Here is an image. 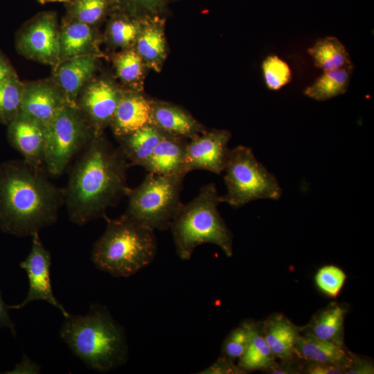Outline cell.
<instances>
[{
  "label": "cell",
  "instance_id": "cell-25",
  "mask_svg": "<svg viewBox=\"0 0 374 374\" xmlns=\"http://www.w3.org/2000/svg\"><path fill=\"white\" fill-rule=\"evenodd\" d=\"M136 41V52L142 60L159 69L166 55V42L161 26L154 22L145 23L140 26Z\"/></svg>",
  "mask_w": 374,
  "mask_h": 374
},
{
  "label": "cell",
  "instance_id": "cell-23",
  "mask_svg": "<svg viewBox=\"0 0 374 374\" xmlns=\"http://www.w3.org/2000/svg\"><path fill=\"white\" fill-rule=\"evenodd\" d=\"M354 68L351 63L341 68L323 71L304 90V94L317 101L328 100L344 94L348 88Z\"/></svg>",
  "mask_w": 374,
  "mask_h": 374
},
{
  "label": "cell",
  "instance_id": "cell-36",
  "mask_svg": "<svg viewBox=\"0 0 374 374\" xmlns=\"http://www.w3.org/2000/svg\"><path fill=\"white\" fill-rule=\"evenodd\" d=\"M348 366L339 364L309 363L305 373L309 374H345Z\"/></svg>",
  "mask_w": 374,
  "mask_h": 374
},
{
  "label": "cell",
  "instance_id": "cell-39",
  "mask_svg": "<svg viewBox=\"0 0 374 374\" xmlns=\"http://www.w3.org/2000/svg\"><path fill=\"white\" fill-rule=\"evenodd\" d=\"M8 310H10L8 305L3 301L2 293L0 290V326L8 328L11 333L16 336L15 326L9 316Z\"/></svg>",
  "mask_w": 374,
  "mask_h": 374
},
{
  "label": "cell",
  "instance_id": "cell-26",
  "mask_svg": "<svg viewBox=\"0 0 374 374\" xmlns=\"http://www.w3.org/2000/svg\"><path fill=\"white\" fill-rule=\"evenodd\" d=\"M315 66L323 71H330L353 63L348 51L335 37L329 36L319 39L308 48Z\"/></svg>",
  "mask_w": 374,
  "mask_h": 374
},
{
  "label": "cell",
  "instance_id": "cell-12",
  "mask_svg": "<svg viewBox=\"0 0 374 374\" xmlns=\"http://www.w3.org/2000/svg\"><path fill=\"white\" fill-rule=\"evenodd\" d=\"M121 93L103 80L94 81L84 89L77 105L93 132H102L110 125Z\"/></svg>",
  "mask_w": 374,
  "mask_h": 374
},
{
  "label": "cell",
  "instance_id": "cell-40",
  "mask_svg": "<svg viewBox=\"0 0 374 374\" xmlns=\"http://www.w3.org/2000/svg\"><path fill=\"white\" fill-rule=\"evenodd\" d=\"M15 72L8 60L0 53V82Z\"/></svg>",
  "mask_w": 374,
  "mask_h": 374
},
{
  "label": "cell",
  "instance_id": "cell-31",
  "mask_svg": "<svg viewBox=\"0 0 374 374\" xmlns=\"http://www.w3.org/2000/svg\"><path fill=\"white\" fill-rule=\"evenodd\" d=\"M254 326L255 323L244 322L234 328L223 343L222 354L233 360L238 359L250 342Z\"/></svg>",
  "mask_w": 374,
  "mask_h": 374
},
{
  "label": "cell",
  "instance_id": "cell-19",
  "mask_svg": "<svg viewBox=\"0 0 374 374\" xmlns=\"http://www.w3.org/2000/svg\"><path fill=\"white\" fill-rule=\"evenodd\" d=\"M261 330L267 344L276 359L288 362L294 357V348L301 328L283 314L270 317L262 324Z\"/></svg>",
  "mask_w": 374,
  "mask_h": 374
},
{
  "label": "cell",
  "instance_id": "cell-22",
  "mask_svg": "<svg viewBox=\"0 0 374 374\" xmlns=\"http://www.w3.org/2000/svg\"><path fill=\"white\" fill-rule=\"evenodd\" d=\"M346 309L332 302L319 312L304 327L301 333L328 341L344 347V326Z\"/></svg>",
  "mask_w": 374,
  "mask_h": 374
},
{
  "label": "cell",
  "instance_id": "cell-3",
  "mask_svg": "<svg viewBox=\"0 0 374 374\" xmlns=\"http://www.w3.org/2000/svg\"><path fill=\"white\" fill-rule=\"evenodd\" d=\"M60 336L76 357L98 372L109 371L127 361L124 328L101 305L91 304L84 315L64 318Z\"/></svg>",
  "mask_w": 374,
  "mask_h": 374
},
{
  "label": "cell",
  "instance_id": "cell-21",
  "mask_svg": "<svg viewBox=\"0 0 374 374\" xmlns=\"http://www.w3.org/2000/svg\"><path fill=\"white\" fill-rule=\"evenodd\" d=\"M165 133L152 124L134 132L116 137L118 150L128 164L143 167Z\"/></svg>",
  "mask_w": 374,
  "mask_h": 374
},
{
  "label": "cell",
  "instance_id": "cell-1",
  "mask_svg": "<svg viewBox=\"0 0 374 374\" xmlns=\"http://www.w3.org/2000/svg\"><path fill=\"white\" fill-rule=\"evenodd\" d=\"M129 166L118 148L105 138L103 131L94 132L64 190L70 220L83 225L105 217L107 208L127 196Z\"/></svg>",
  "mask_w": 374,
  "mask_h": 374
},
{
  "label": "cell",
  "instance_id": "cell-29",
  "mask_svg": "<svg viewBox=\"0 0 374 374\" xmlns=\"http://www.w3.org/2000/svg\"><path fill=\"white\" fill-rule=\"evenodd\" d=\"M108 3V0H72L68 12L71 19L91 26L104 16Z\"/></svg>",
  "mask_w": 374,
  "mask_h": 374
},
{
  "label": "cell",
  "instance_id": "cell-42",
  "mask_svg": "<svg viewBox=\"0 0 374 374\" xmlns=\"http://www.w3.org/2000/svg\"><path fill=\"white\" fill-rule=\"evenodd\" d=\"M72 0H37V1L40 3V4H45L46 3H50V2H64V3H69L71 2Z\"/></svg>",
  "mask_w": 374,
  "mask_h": 374
},
{
  "label": "cell",
  "instance_id": "cell-2",
  "mask_svg": "<svg viewBox=\"0 0 374 374\" xmlns=\"http://www.w3.org/2000/svg\"><path fill=\"white\" fill-rule=\"evenodd\" d=\"M64 190L42 169L24 159L0 165V229L18 237L32 235L56 220Z\"/></svg>",
  "mask_w": 374,
  "mask_h": 374
},
{
  "label": "cell",
  "instance_id": "cell-35",
  "mask_svg": "<svg viewBox=\"0 0 374 374\" xmlns=\"http://www.w3.org/2000/svg\"><path fill=\"white\" fill-rule=\"evenodd\" d=\"M234 360L221 355L215 362L204 370L201 374H241L244 372L234 364Z\"/></svg>",
  "mask_w": 374,
  "mask_h": 374
},
{
  "label": "cell",
  "instance_id": "cell-14",
  "mask_svg": "<svg viewBox=\"0 0 374 374\" xmlns=\"http://www.w3.org/2000/svg\"><path fill=\"white\" fill-rule=\"evenodd\" d=\"M66 103L60 89L50 84L37 82L24 85L20 112L46 127Z\"/></svg>",
  "mask_w": 374,
  "mask_h": 374
},
{
  "label": "cell",
  "instance_id": "cell-18",
  "mask_svg": "<svg viewBox=\"0 0 374 374\" xmlns=\"http://www.w3.org/2000/svg\"><path fill=\"white\" fill-rule=\"evenodd\" d=\"M188 141L186 139L166 134L142 168L157 175L184 173Z\"/></svg>",
  "mask_w": 374,
  "mask_h": 374
},
{
  "label": "cell",
  "instance_id": "cell-6",
  "mask_svg": "<svg viewBox=\"0 0 374 374\" xmlns=\"http://www.w3.org/2000/svg\"><path fill=\"white\" fill-rule=\"evenodd\" d=\"M186 175L148 172L139 186L129 188L124 214L153 231L170 229L183 204L180 196Z\"/></svg>",
  "mask_w": 374,
  "mask_h": 374
},
{
  "label": "cell",
  "instance_id": "cell-8",
  "mask_svg": "<svg viewBox=\"0 0 374 374\" xmlns=\"http://www.w3.org/2000/svg\"><path fill=\"white\" fill-rule=\"evenodd\" d=\"M93 132L78 107L65 104L45 127L44 164L47 172L53 176L61 175Z\"/></svg>",
  "mask_w": 374,
  "mask_h": 374
},
{
  "label": "cell",
  "instance_id": "cell-32",
  "mask_svg": "<svg viewBox=\"0 0 374 374\" xmlns=\"http://www.w3.org/2000/svg\"><path fill=\"white\" fill-rule=\"evenodd\" d=\"M346 279L345 272L341 268L332 265L321 267L314 276L318 289L332 298H336L339 294Z\"/></svg>",
  "mask_w": 374,
  "mask_h": 374
},
{
  "label": "cell",
  "instance_id": "cell-9",
  "mask_svg": "<svg viewBox=\"0 0 374 374\" xmlns=\"http://www.w3.org/2000/svg\"><path fill=\"white\" fill-rule=\"evenodd\" d=\"M32 247L26 258L20 262V267L27 274L29 289L27 296L19 304L8 305L9 309L19 310L34 301H44L57 308L64 318L70 314L54 296L51 281V257L44 247L38 233L31 235Z\"/></svg>",
  "mask_w": 374,
  "mask_h": 374
},
{
  "label": "cell",
  "instance_id": "cell-17",
  "mask_svg": "<svg viewBox=\"0 0 374 374\" xmlns=\"http://www.w3.org/2000/svg\"><path fill=\"white\" fill-rule=\"evenodd\" d=\"M96 62L91 54L73 57L58 66L55 78L67 103L77 105L79 92L96 70Z\"/></svg>",
  "mask_w": 374,
  "mask_h": 374
},
{
  "label": "cell",
  "instance_id": "cell-28",
  "mask_svg": "<svg viewBox=\"0 0 374 374\" xmlns=\"http://www.w3.org/2000/svg\"><path fill=\"white\" fill-rule=\"evenodd\" d=\"M24 87L15 73L0 82V123L8 125L19 114Z\"/></svg>",
  "mask_w": 374,
  "mask_h": 374
},
{
  "label": "cell",
  "instance_id": "cell-27",
  "mask_svg": "<svg viewBox=\"0 0 374 374\" xmlns=\"http://www.w3.org/2000/svg\"><path fill=\"white\" fill-rule=\"evenodd\" d=\"M263 337L261 328L255 324L251 339L244 351L238 358V366L244 373L256 370L269 371L276 363Z\"/></svg>",
  "mask_w": 374,
  "mask_h": 374
},
{
  "label": "cell",
  "instance_id": "cell-41",
  "mask_svg": "<svg viewBox=\"0 0 374 374\" xmlns=\"http://www.w3.org/2000/svg\"><path fill=\"white\" fill-rule=\"evenodd\" d=\"M130 4L143 6L150 10H157L161 4V0H121Z\"/></svg>",
  "mask_w": 374,
  "mask_h": 374
},
{
  "label": "cell",
  "instance_id": "cell-4",
  "mask_svg": "<svg viewBox=\"0 0 374 374\" xmlns=\"http://www.w3.org/2000/svg\"><path fill=\"white\" fill-rule=\"evenodd\" d=\"M105 219L106 229L91 251L95 266L114 277H129L150 264L157 250L154 231L125 214Z\"/></svg>",
  "mask_w": 374,
  "mask_h": 374
},
{
  "label": "cell",
  "instance_id": "cell-37",
  "mask_svg": "<svg viewBox=\"0 0 374 374\" xmlns=\"http://www.w3.org/2000/svg\"><path fill=\"white\" fill-rule=\"evenodd\" d=\"M351 354L352 362L345 374H373L374 366L371 360L360 359Z\"/></svg>",
  "mask_w": 374,
  "mask_h": 374
},
{
  "label": "cell",
  "instance_id": "cell-5",
  "mask_svg": "<svg viewBox=\"0 0 374 374\" xmlns=\"http://www.w3.org/2000/svg\"><path fill=\"white\" fill-rule=\"evenodd\" d=\"M220 203L215 185L210 183L181 205L170 227L181 259L189 260L196 247L204 243L215 244L226 256H233V236L218 211Z\"/></svg>",
  "mask_w": 374,
  "mask_h": 374
},
{
  "label": "cell",
  "instance_id": "cell-11",
  "mask_svg": "<svg viewBox=\"0 0 374 374\" xmlns=\"http://www.w3.org/2000/svg\"><path fill=\"white\" fill-rule=\"evenodd\" d=\"M17 46L24 55L38 62L54 64L60 60V32L55 15H39L19 35Z\"/></svg>",
  "mask_w": 374,
  "mask_h": 374
},
{
  "label": "cell",
  "instance_id": "cell-38",
  "mask_svg": "<svg viewBox=\"0 0 374 374\" xmlns=\"http://www.w3.org/2000/svg\"><path fill=\"white\" fill-rule=\"evenodd\" d=\"M39 371L40 367L39 366V365L33 362L26 355H24L21 361L19 364H17L12 370L6 372L5 373L35 374L39 373Z\"/></svg>",
  "mask_w": 374,
  "mask_h": 374
},
{
  "label": "cell",
  "instance_id": "cell-7",
  "mask_svg": "<svg viewBox=\"0 0 374 374\" xmlns=\"http://www.w3.org/2000/svg\"><path fill=\"white\" fill-rule=\"evenodd\" d=\"M223 172L226 193L220 196L221 203L240 207L254 200H277L281 196L276 177L256 159L250 148H229Z\"/></svg>",
  "mask_w": 374,
  "mask_h": 374
},
{
  "label": "cell",
  "instance_id": "cell-15",
  "mask_svg": "<svg viewBox=\"0 0 374 374\" xmlns=\"http://www.w3.org/2000/svg\"><path fill=\"white\" fill-rule=\"evenodd\" d=\"M150 124L165 134L186 139H191L206 131L186 111L163 102H151Z\"/></svg>",
  "mask_w": 374,
  "mask_h": 374
},
{
  "label": "cell",
  "instance_id": "cell-24",
  "mask_svg": "<svg viewBox=\"0 0 374 374\" xmlns=\"http://www.w3.org/2000/svg\"><path fill=\"white\" fill-rule=\"evenodd\" d=\"M93 37L91 26L71 19L60 32V60L89 54Z\"/></svg>",
  "mask_w": 374,
  "mask_h": 374
},
{
  "label": "cell",
  "instance_id": "cell-16",
  "mask_svg": "<svg viewBox=\"0 0 374 374\" xmlns=\"http://www.w3.org/2000/svg\"><path fill=\"white\" fill-rule=\"evenodd\" d=\"M150 101L137 93H122L110 126L118 137L150 124Z\"/></svg>",
  "mask_w": 374,
  "mask_h": 374
},
{
  "label": "cell",
  "instance_id": "cell-30",
  "mask_svg": "<svg viewBox=\"0 0 374 374\" xmlns=\"http://www.w3.org/2000/svg\"><path fill=\"white\" fill-rule=\"evenodd\" d=\"M265 82L271 90H278L288 84L292 72L288 64L277 55H269L262 62Z\"/></svg>",
  "mask_w": 374,
  "mask_h": 374
},
{
  "label": "cell",
  "instance_id": "cell-10",
  "mask_svg": "<svg viewBox=\"0 0 374 374\" xmlns=\"http://www.w3.org/2000/svg\"><path fill=\"white\" fill-rule=\"evenodd\" d=\"M231 137L229 131L213 129L189 139L182 172L186 175L203 170L220 175L225 167Z\"/></svg>",
  "mask_w": 374,
  "mask_h": 374
},
{
  "label": "cell",
  "instance_id": "cell-33",
  "mask_svg": "<svg viewBox=\"0 0 374 374\" xmlns=\"http://www.w3.org/2000/svg\"><path fill=\"white\" fill-rule=\"evenodd\" d=\"M114 66L118 76L125 82H136L143 76V60L133 50H127L117 55Z\"/></svg>",
  "mask_w": 374,
  "mask_h": 374
},
{
  "label": "cell",
  "instance_id": "cell-20",
  "mask_svg": "<svg viewBox=\"0 0 374 374\" xmlns=\"http://www.w3.org/2000/svg\"><path fill=\"white\" fill-rule=\"evenodd\" d=\"M294 356L309 363L339 364L348 368L352 362L350 353L344 347L302 333L295 344Z\"/></svg>",
  "mask_w": 374,
  "mask_h": 374
},
{
  "label": "cell",
  "instance_id": "cell-34",
  "mask_svg": "<svg viewBox=\"0 0 374 374\" xmlns=\"http://www.w3.org/2000/svg\"><path fill=\"white\" fill-rule=\"evenodd\" d=\"M140 25L125 18H116L109 27V35L114 44L126 47L134 43L137 38Z\"/></svg>",
  "mask_w": 374,
  "mask_h": 374
},
{
  "label": "cell",
  "instance_id": "cell-13",
  "mask_svg": "<svg viewBox=\"0 0 374 374\" xmlns=\"http://www.w3.org/2000/svg\"><path fill=\"white\" fill-rule=\"evenodd\" d=\"M8 139L26 162L42 169L46 139L45 127L42 124L19 112L8 124Z\"/></svg>",
  "mask_w": 374,
  "mask_h": 374
}]
</instances>
